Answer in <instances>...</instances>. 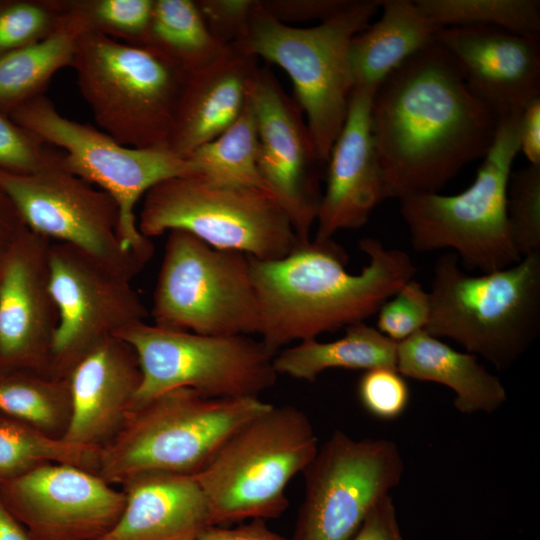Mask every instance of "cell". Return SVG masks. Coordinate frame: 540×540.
Masks as SVG:
<instances>
[{
  "label": "cell",
  "instance_id": "ac0fdd59",
  "mask_svg": "<svg viewBox=\"0 0 540 540\" xmlns=\"http://www.w3.org/2000/svg\"><path fill=\"white\" fill-rule=\"evenodd\" d=\"M51 242L26 227L6 245L0 282L1 369L51 374L59 322L50 287Z\"/></svg>",
  "mask_w": 540,
  "mask_h": 540
},
{
  "label": "cell",
  "instance_id": "30bf717a",
  "mask_svg": "<svg viewBox=\"0 0 540 540\" xmlns=\"http://www.w3.org/2000/svg\"><path fill=\"white\" fill-rule=\"evenodd\" d=\"M143 197L137 225L149 239L184 230L213 248L261 261L283 258L299 243L283 208L259 189L215 185L193 175L164 180Z\"/></svg>",
  "mask_w": 540,
  "mask_h": 540
},
{
  "label": "cell",
  "instance_id": "d590c367",
  "mask_svg": "<svg viewBox=\"0 0 540 540\" xmlns=\"http://www.w3.org/2000/svg\"><path fill=\"white\" fill-rule=\"evenodd\" d=\"M377 330L400 343L425 329L430 316V297L422 285L411 279L377 311Z\"/></svg>",
  "mask_w": 540,
  "mask_h": 540
},
{
  "label": "cell",
  "instance_id": "1f68e13d",
  "mask_svg": "<svg viewBox=\"0 0 540 540\" xmlns=\"http://www.w3.org/2000/svg\"><path fill=\"white\" fill-rule=\"evenodd\" d=\"M439 28L492 26L540 39L538 0H416Z\"/></svg>",
  "mask_w": 540,
  "mask_h": 540
},
{
  "label": "cell",
  "instance_id": "5bb4252c",
  "mask_svg": "<svg viewBox=\"0 0 540 540\" xmlns=\"http://www.w3.org/2000/svg\"><path fill=\"white\" fill-rule=\"evenodd\" d=\"M60 158L31 174L0 169V191L29 230L74 246L132 280L149 261L122 246L117 203L63 168Z\"/></svg>",
  "mask_w": 540,
  "mask_h": 540
},
{
  "label": "cell",
  "instance_id": "ab89813d",
  "mask_svg": "<svg viewBox=\"0 0 540 540\" xmlns=\"http://www.w3.org/2000/svg\"><path fill=\"white\" fill-rule=\"evenodd\" d=\"M351 0H263L262 7L278 21H324L345 8Z\"/></svg>",
  "mask_w": 540,
  "mask_h": 540
},
{
  "label": "cell",
  "instance_id": "8fae6325",
  "mask_svg": "<svg viewBox=\"0 0 540 540\" xmlns=\"http://www.w3.org/2000/svg\"><path fill=\"white\" fill-rule=\"evenodd\" d=\"M150 314L162 328L203 335H257L259 306L249 256L171 230Z\"/></svg>",
  "mask_w": 540,
  "mask_h": 540
},
{
  "label": "cell",
  "instance_id": "3957f363",
  "mask_svg": "<svg viewBox=\"0 0 540 540\" xmlns=\"http://www.w3.org/2000/svg\"><path fill=\"white\" fill-rule=\"evenodd\" d=\"M459 264L452 252L437 259L424 330L504 370L540 333V255L480 275L468 274Z\"/></svg>",
  "mask_w": 540,
  "mask_h": 540
},
{
  "label": "cell",
  "instance_id": "bcb514c9",
  "mask_svg": "<svg viewBox=\"0 0 540 540\" xmlns=\"http://www.w3.org/2000/svg\"><path fill=\"white\" fill-rule=\"evenodd\" d=\"M5 248H6V245L0 244V282H1V276H2Z\"/></svg>",
  "mask_w": 540,
  "mask_h": 540
},
{
  "label": "cell",
  "instance_id": "7a4b0ae2",
  "mask_svg": "<svg viewBox=\"0 0 540 540\" xmlns=\"http://www.w3.org/2000/svg\"><path fill=\"white\" fill-rule=\"evenodd\" d=\"M368 264L360 273L346 269L348 256L333 239L298 243L285 257H249L259 306L257 335L276 355L294 341L365 322L417 269L403 250L376 238L359 241Z\"/></svg>",
  "mask_w": 540,
  "mask_h": 540
},
{
  "label": "cell",
  "instance_id": "d4e9b609",
  "mask_svg": "<svg viewBox=\"0 0 540 540\" xmlns=\"http://www.w3.org/2000/svg\"><path fill=\"white\" fill-rule=\"evenodd\" d=\"M381 17L356 34L349 63L355 88L376 89L408 59L436 41L437 27L410 0H379Z\"/></svg>",
  "mask_w": 540,
  "mask_h": 540
},
{
  "label": "cell",
  "instance_id": "277c9868",
  "mask_svg": "<svg viewBox=\"0 0 540 540\" xmlns=\"http://www.w3.org/2000/svg\"><path fill=\"white\" fill-rule=\"evenodd\" d=\"M270 405L260 397L212 398L189 388L165 392L128 411L100 448L96 473L111 485L149 472L194 475Z\"/></svg>",
  "mask_w": 540,
  "mask_h": 540
},
{
  "label": "cell",
  "instance_id": "52a82bcc",
  "mask_svg": "<svg viewBox=\"0 0 540 540\" xmlns=\"http://www.w3.org/2000/svg\"><path fill=\"white\" fill-rule=\"evenodd\" d=\"M521 113L498 120L495 137L474 182L455 195L416 193L399 200L414 250L449 249L462 266L488 273L522 258L509 230L506 202L512 165L520 151Z\"/></svg>",
  "mask_w": 540,
  "mask_h": 540
},
{
  "label": "cell",
  "instance_id": "f546056e",
  "mask_svg": "<svg viewBox=\"0 0 540 540\" xmlns=\"http://www.w3.org/2000/svg\"><path fill=\"white\" fill-rule=\"evenodd\" d=\"M187 159L195 166L197 176L212 184L255 188L271 194L258 168L257 128L248 95L237 120Z\"/></svg>",
  "mask_w": 540,
  "mask_h": 540
},
{
  "label": "cell",
  "instance_id": "e575fe53",
  "mask_svg": "<svg viewBox=\"0 0 540 540\" xmlns=\"http://www.w3.org/2000/svg\"><path fill=\"white\" fill-rule=\"evenodd\" d=\"M506 211L513 244L521 258L540 255V165L511 172Z\"/></svg>",
  "mask_w": 540,
  "mask_h": 540
},
{
  "label": "cell",
  "instance_id": "9c48e42d",
  "mask_svg": "<svg viewBox=\"0 0 540 540\" xmlns=\"http://www.w3.org/2000/svg\"><path fill=\"white\" fill-rule=\"evenodd\" d=\"M9 117L46 144L61 149L67 171L108 193L120 211L122 246L149 261L154 247L137 225L135 206L158 183L197 175L193 163L169 147H127L103 131L61 115L44 94L17 107Z\"/></svg>",
  "mask_w": 540,
  "mask_h": 540
},
{
  "label": "cell",
  "instance_id": "74e56055",
  "mask_svg": "<svg viewBox=\"0 0 540 540\" xmlns=\"http://www.w3.org/2000/svg\"><path fill=\"white\" fill-rule=\"evenodd\" d=\"M357 393L363 408L380 420H393L401 416L410 399L404 377L391 368L365 371L359 379Z\"/></svg>",
  "mask_w": 540,
  "mask_h": 540
},
{
  "label": "cell",
  "instance_id": "8992f818",
  "mask_svg": "<svg viewBox=\"0 0 540 540\" xmlns=\"http://www.w3.org/2000/svg\"><path fill=\"white\" fill-rule=\"evenodd\" d=\"M308 416L292 405H270L237 429L193 476L213 526L276 519L289 505L286 488L315 457Z\"/></svg>",
  "mask_w": 540,
  "mask_h": 540
},
{
  "label": "cell",
  "instance_id": "ffe728a7",
  "mask_svg": "<svg viewBox=\"0 0 540 540\" xmlns=\"http://www.w3.org/2000/svg\"><path fill=\"white\" fill-rule=\"evenodd\" d=\"M375 92L372 88L352 90L345 123L327 161L315 240L332 239L340 230L361 228L374 209L389 198L371 128Z\"/></svg>",
  "mask_w": 540,
  "mask_h": 540
},
{
  "label": "cell",
  "instance_id": "83f0119b",
  "mask_svg": "<svg viewBox=\"0 0 540 540\" xmlns=\"http://www.w3.org/2000/svg\"><path fill=\"white\" fill-rule=\"evenodd\" d=\"M141 46L190 73L216 60L228 45L209 31L196 1L153 0L150 24Z\"/></svg>",
  "mask_w": 540,
  "mask_h": 540
},
{
  "label": "cell",
  "instance_id": "d6a6232c",
  "mask_svg": "<svg viewBox=\"0 0 540 540\" xmlns=\"http://www.w3.org/2000/svg\"><path fill=\"white\" fill-rule=\"evenodd\" d=\"M84 32L142 45L151 20L153 0H66Z\"/></svg>",
  "mask_w": 540,
  "mask_h": 540
},
{
  "label": "cell",
  "instance_id": "6da1fadb",
  "mask_svg": "<svg viewBox=\"0 0 540 540\" xmlns=\"http://www.w3.org/2000/svg\"><path fill=\"white\" fill-rule=\"evenodd\" d=\"M498 118L468 89L437 39L377 88L371 128L389 198L439 192L483 159Z\"/></svg>",
  "mask_w": 540,
  "mask_h": 540
},
{
  "label": "cell",
  "instance_id": "4fadbf2b",
  "mask_svg": "<svg viewBox=\"0 0 540 540\" xmlns=\"http://www.w3.org/2000/svg\"><path fill=\"white\" fill-rule=\"evenodd\" d=\"M404 463L388 439L336 430L303 471L305 492L291 540H350L371 507L401 481Z\"/></svg>",
  "mask_w": 540,
  "mask_h": 540
},
{
  "label": "cell",
  "instance_id": "4316f807",
  "mask_svg": "<svg viewBox=\"0 0 540 540\" xmlns=\"http://www.w3.org/2000/svg\"><path fill=\"white\" fill-rule=\"evenodd\" d=\"M83 32L65 0L64 20L53 34L0 56V112L9 116L20 105L44 94L53 75L71 66Z\"/></svg>",
  "mask_w": 540,
  "mask_h": 540
},
{
  "label": "cell",
  "instance_id": "60d3db41",
  "mask_svg": "<svg viewBox=\"0 0 540 540\" xmlns=\"http://www.w3.org/2000/svg\"><path fill=\"white\" fill-rule=\"evenodd\" d=\"M350 540H404L390 494L371 507Z\"/></svg>",
  "mask_w": 540,
  "mask_h": 540
},
{
  "label": "cell",
  "instance_id": "7bdbcfd3",
  "mask_svg": "<svg viewBox=\"0 0 540 540\" xmlns=\"http://www.w3.org/2000/svg\"><path fill=\"white\" fill-rule=\"evenodd\" d=\"M519 144L529 164L540 165V98L521 113Z\"/></svg>",
  "mask_w": 540,
  "mask_h": 540
},
{
  "label": "cell",
  "instance_id": "7402d4cb",
  "mask_svg": "<svg viewBox=\"0 0 540 540\" xmlns=\"http://www.w3.org/2000/svg\"><path fill=\"white\" fill-rule=\"evenodd\" d=\"M257 57L230 44L207 66L187 74L177 104L168 147L187 158L225 132L240 116Z\"/></svg>",
  "mask_w": 540,
  "mask_h": 540
},
{
  "label": "cell",
  "instance_id": "2e32d148",
  "mask_svg": "<svg viewBox=\"0 0 540 540\" xmlns=\"http://www.w3.org/2000/svg\"><path fill=\"white\" fill-rule=\"evenodd\" d=\"M258 136V168L287 214L299 243L311 240L322 193L318 157L302 111L267 69L258 67L248 85Z\"/></svg>",
  "mask_w": 540,
  "mask_h": 540
},
{
  "label": "cell",
  "instance_id": "44dd1931",
  "mask_svg": "<svg viewBox=\"0 0 540 540\" xmlns=\"http://www.w3.org/2000/svg\"><path fill=\"white\" fill-rule=\"evenodd\" d=\"M71 409L63 440L100 449L121 427L141 383L134 349L113 337L84 355L68 376Z\"/></svg>",
  "mask_w": 540,
  "mask_h": 540
},
{
  "label": "cell",
  "instance_id": "b9f144b4",
  "mask_svg": "<svg viewBox=\"0 0 540 540\" xmlns=\"http://www.w3.org/2000/svg\"><path fill=\"white\" fill-rule=\"evenodd\" d=\"M197 540H291L271 530L265 520L252 519L236 527L211 526Z\"/></svg>",
  "mask_w": 540,
  "mask_h": 540
},
{
  "label": "cell",
  "instance_id": "d6986e66",
  "mask_svg": "<svg viewBox=\"0 0 540 540\" xmlns=\"http://www.w3.org/2000/svg\"><path fill=\"white\" fill-rule=\"evenodd\" d=\"M470 92L498 119L540 98V39L492 26L439 29Z\"/></svg>",
  "mask_w": 540,
  "mask_h": 540
},
{
  "label": "cell",
  "instance_id": "cb8c5ba5",
  "mask_svg": "<svg viewBox=\"0 0 540 540\" xmlns=\"http://www.w3.org/2000/svg\"><path fill=\"white\" fill-rule=\"evenodd\" d=\"M396 369L403 377L448 387L455 408L465 414L492 413L507 399L500 379L477 356L457 351L425 330L398 343Z\"/></svg>",
  "mask_w": 540,
  "mask_h": 540
},
{
  "label": "cell",
  "instance_id": "5b68a950",
  "mask_svg": "<svg viewBox=\"0 0 540 540\" xmlns=\"http://www.w3.org/2000/svg\"><path fill=\"white\" fill-rule=\"evenodd\" d=\"M379 9V0H351L318 25L302 28L278 21L257 1L246 34L236 43L288 74L322 163H327L348 112L351 40Z\"/></svg>",
  "mask_w": 540,
  "mask_h": 540
},
{
  "label": "cell",
  "instance_id": "f35d334b",
  "mask_svg": "<svg viewBox=\"0 0 540 540\" xmlns=\"http://www.w3.org/2000/svg\"><path fill=\"white\" fill-rule=\"evenodd\" d=\"M256 0H199L200 14L209 31L226 45L244 38Z\"/></svg>",
  "mask_w": 540,
  "mask_h": 540
},
{
  "label": "cell",
  "instance_id": "ee69618b",
  "mask_svg": "<svg viewBox=\"0 0 540 540\" xmlns=\"http://www.w3.org/2000/svg\"><path fill=\"white\" fill-rule=\"evenodd\" d=\"M25 228L12 202L0 191V244L7 245Z\"/></svg>",
  "mask_w": 540,
  "mask_h": 540
},
{
  "label": "cell",
  "instance_id": "9a60e30c",
  "mask_svg": "<svg viewBox=\"0 0 540 540\" xmlns=\"http://www.w3.org/2000/svg\"><path fill=\"white\" fill-rule=\"evenodd\" d=\"M49 269L59 316L50 354L54 376L67 377L89 351L149 315L132 280L74 246L51 242Z\"/></svg>",
  "mask_w": 540,
  "mask_h": 540
},
{
  "label": "cell",
  "instance_id": "e0dca14e",
  "mask_svg": "<svg viewBox=\"0 0 540 540\" xmlns=\"http://www.w3.org/2000/svg\"><path fill=\"white\" fill-rule=\"evenodd\" d=\"M0 486L2 501L34 540H97L126 502L124 491L69 464H43Z\"/></svg>",
  "mask_w": 540,
  "mask_h": 540
},
{
  "label": "cell",
  "instance_id": "ba28073f",
  "mask_svg": "<svg viewBox=\"0 0 540 540\" xmlns=\"http://www.w3.org/2000/svg\"><path fill=\"white\" fill-rule=\"evenodd\" d=\"M70 67L103 132L127 147H168L188 73L148 47L93 32L79 36Z\"/></svg>",
  "mask_w": 540,
  "mask_h": 540
},
{
  "label": "cell",
  "instance_id": "f1b7e54d",
  "mask_svg": "<svg viewBox=\"0 0 540 540\" xmlns=\"http://www.w3.org/2000/svg\"><path fill=\"white\" fill-rule=\"evenodd\" d=\"M71 409L67 377L0 368V415L61 438Z\"/></svg>",
  "mask_w": 540,
  "mask_h": 540
},
{
  "label": "cell",
  "instance_id": "7c38bea8",
  "mask_svg": "<svg viewBox=\"0 0 540 540\" xmlns=\"http://www.w3.org/2000/svg\"><path fill=\"white\" fill-rule=\"evenodd\" d=\"M117 337L134 349L141 370L129 410L179 388L212 398L259 397L278 376L275 355L250 335H203L145 321Z\"/></svg>",
  "mask_w": 540,
  "mask_h": 540
},
{
  "label": "cell",
  "instance_id": "484cf974",
  "mask_svg": "<svg viewBox=\"0 0 540 540\" xmlns=\"http://www.w3.org/2000/svg\"><path fill=\"white\" fill-rule=\"evenodd\" d=\"M398 343L365 322L345 328V335L330 342L317 339L298 342L280 350L273 359L276 373L298 380L315 381L332 368L396 369Z\"/></svg>",
  "mask_w": 540,
  "mask_h": 540
},
{
  "label": "cell",
  "instance_id": "8d00e7d4",
  "mask_svg": "<svg viewBox=\"0 0 540 540\" xmlns=\"http://www.w3.org/2000/svg\"><path fill=\"white\" fill-rule=\"evenodd\" d=\"M53 147L0 112V169L31 174L56 162L61 155Z\"/></svg>",
  "mask_w": 540,
  "mask_h": 540
},
{
  "label": "cell",
  "instance_id": "603a6c76",
  "mask_svg": "<svg viewBox=\"0 0 540 540\" xmlns=\"http://www.w3.org/2000/svg\"><path fill=\"white\" fill-rule=\"evenodd\" d=\"M123 486L124 509L97 540H197L213 526L207 499L193 475L149 472Z\"/></svg>",
  "mask_w": 540,
  "mask_h": 540
},
{
  "label": "cell",
  "instance_id": "4dcf8cb0",
  "mask_svg": "<svg viewBox=\"0 0 540 540\" xmlns=\"http://www.w3.org/2000/svg\"><path fill=\"white\" fill-rule=\"evenodd\" d=\"M99 450L71 444L0 415V484L48 463L74 465L96 473Z\"/></svg>",
  "mask_w": 540,
  "mask_h": 540
},
{
  "label": "cell",
  "instance_id": "f6af8a7d",
  "mask_svg": "<svg viewBox=\"0 0 540 540\" xmlns=\"http://www.w3.org/2000/svg\"><path fill=\"white\" fill-rule=\"evenodd\" d=\"M0 540H34L0 497Z\"/></svg>",
  "mask_w": 540,
  "mask_h": 540
},
{
  "label": "cell",
  "instance_id": "836d02e7",
  "mask_svg": "<svg viewBox=\"0 0 540 540\" xmlns=\"http://www.w3.org/2000/svg\"><path fill=\"white\" fill-rule=\"evenodd\" d=\"M65 17V0H0V56L53 34Z\"/></svg>",
  "mask_w": 540,
  "mask_h": 540
}]
</instances>
